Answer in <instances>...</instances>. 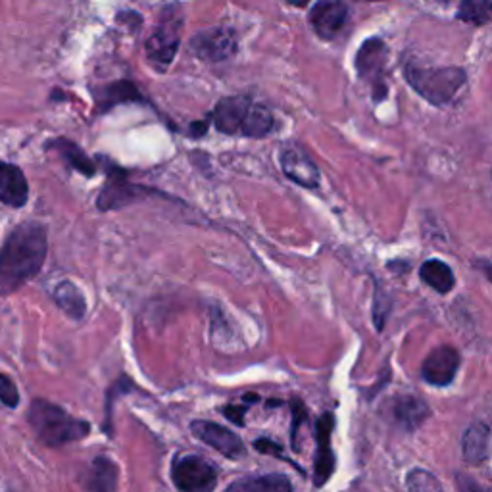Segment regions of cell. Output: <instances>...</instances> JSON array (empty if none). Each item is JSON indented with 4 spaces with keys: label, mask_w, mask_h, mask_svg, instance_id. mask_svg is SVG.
<instances>
[{
    "label": "cell",
    "mask_w": 492,
    "mask_h": 492,
    "mask_svg": "<svg viewBox=\"0 0 492 492\" xmlns=\"http://www.w3.org/2000/svg\"><path fill=\"white\" fill-rule=\"evenodd\" d=\"M287 5H293V6H306L309 0H285Z\"/></svg>",
    "instance_id": "34"
},
{
    "label": "cell",
    "mask_w": 492,
    "mask_h": 492,
    "mask_svg": "<svg viewBox=\"0 0 492 492\" xmlns=\"http://www.w3.org/2000/svg\"><path fill=\"white\" fill-rule=\"evenodd\" d=\"M458 20L471 26H485L492 20V0H462Z\"/></svg>",
    "instance_id": "24"
},
{
    "label": "cell",
    "mask_w": 492,
    "mask_h": 492,
    "mask_svg": "<svg viewBox=\"0 0 492 492\" xmlns=\"http://www.w3.org/2000/svg\"><path fill=\"white\" fill-rule=\"evenodd\" d=\"M419 277L425 285L434 288L436 293H448L454 287V273L450 266L441 260H427L422 269H419Z\"/></svg>",
    "instance_id": "22"
},
{
    "label": "cell",
    "mask_w": 492,
    "mask_h": 492,
    "mask_svg": "<svg viewBox=\"0 0 492 492\" xmlns=\"http://www.w3.org/2000/svg\"><path fill=\"white\" fill-rule=\"evenodd\" d=\"M487 276H488V279H490V281H492V266H490V267H488V269H487Z\"/></svg>",
    "instance_id": "35"
},
{
    "label": "cell",
    "mask_w": 492,
    "mask_h": 492,
    "mask_svg": "<svg viewBox=\"0 0 492 492\" xmlns=\"http://www.w3.org/2000/svg\"><path fill=\"white\" fill-rule=\"evenodd\" d=\"M290 408H293V429H290V439H293V446L297 448V436H298V427L304 424V419L308 417L304 404L300 403L298 398H295L293 403H290Z\"/></svg>",
    "instance_id": "28"
},
{
    "label": "cell",
    "mask_w": 492,
    "mask_h": 492,
    "mask_svg": "<svg viewBox=\"0 0 492 492\" xmlns=\"http://www.w3.org/2000/svg\"><path fill=\"white\" fill-rule=\"evenodd\" d=\"M181 29H183L181 8L175 5L168 6L162 12L152 35L147 39V45H144L147 57L160 68H168L173 62L181 41Z\"/></svg>",
    "instance_id": "4"
},
{
    "label": "cell",
    "mask_w": 492,
    "mask_h": 492,
    "mask_svg": "<svg viewBox=\"0 0 492 492\" xmlns=\"http://www.w3.org/2000/svg\"><path fill=\"white\" fill-rule=\"evenodd\" d=\"M83 487L89 492H116L118 466L106 455H99L85 471Z\"/></svg>",
    "instance_id": "16"
},
{
    "label": "cell",
    "mask_w": 492,
    "mask_h": 492,
    "mask_svg": "<svg viewBox=\"0 0 492 492\" xmlns=\"http://www.w3.org/2000/svg\"><path fill=\"white\" fill-rule=\"evenodd\" d=\"M104 95L110 97V100H108L104 106H112L114 102H120V100H135V99H139L135 85L130 83V81H121V83L112 85L110 89L106 90Z\"/></svg>",
    "instance_id": "27"
},
{
    "label": "cell",
    "mask_w": 492,
    "mask_h": 492,
    "mask_svg": "<svg viewBox=\"0 0 492 492\" xmlns=\"http://www.w3.org/2000/svg\"><path fill=\"white\" fill-rule=\"evenodd\" d=\"M250 104L252 102L246 97H225L217 102L212 112V120L217 127V131H222L225 135L241 133Z\"/></svg>",
    "instance_id": "13"
},
{
    "label": "cell",
    "mask_w": 492,
    "mask_h": 492,
    "mask_svg": "<svg viewBox=\"0 0 492 492\" xmlns=\"http://www.w3.org/2000/svg\"><path fill=\"white\" fill-rule=\"evenodd\" d=\"M271 130H273V114L269 112V108L262 104H250L241 135L252 137V139H262Z\"/></svg>",
    "instance_id": "23"
},
{
    "label": "cell",
    "mask_w": 492,
    "mask_h": 492,
    "mask_svg": "<svg viewBox=\"0 0 492 492\" xmlns=\"http://www.w3.org/2000/svg\"><path fill=\"white\" fill-rule=\"evenodd\" d=\"M225 492H293V485L281 473H269V476L235 481L225 488Z\"/></svg>",
    "instance_id": "19"
},
{
    "label": "cell",
    "mask_w": 492,
    "mask_h": 492,
    "mask_svg": "<svg viewBox=\"0 0 492 492\" xmlns=\"http://www.w3.org/2000/svg\"><path fill=\"white\" fill-rule=\"evenodd\" d=\"M429 413L431 412L427 404L417 396H410V394L398 396L393 403V415L396 419V424L406 431L417 429L429 417Z\"/></svg>",
    "instance_id": "17"
},
{
    "label": "cell",
    "mask_w": 492,
    "mask_h": 492,
    "mask_svg": "<svg viewBox=\"0 0 492 492\" xmlns=\"http://www.w3.org/2000/svg\"><path fill=\"white\" fill-rule=\"evenodd\" d=\"M29 198V185L24 172L8 162H0V203L10 208H24Z\"/></svg>",
    "instance_id": "14"
},
{
    "label": "cell",
    "mask_w": 492,
    "mask_h": 492,
    "mask_svg": "<svg viewBox=\"0 0 492 492\" xmlns=\"http://www.w3.org/2000/svg\"><path fill=\"white\" fill-rule=\"evenodd\" d=\"M170 473L179 492H214L217 487L215 466L196 454L175 455Z\"/></svg>",
    "instance_id": "5"
},
{
    "label": "cell",
    "mask_w": 492,
    "mask_h": 492,
    "mask_svg": "<svg viewBox=\"0 0 492 492\" xmlns=\"http://www.w3.org/2000/svg\"><path fill=\"white\" fill-rule=\"evenodd\" d=\"M254 448L262 454H273V455H281V452H283V448L277 443H273L271 439H266V436L264 439H258L256 445H254Z\"/></svg>",
    "instance_id": "32"
},
{
    "label": "cell",
    "mask_w": 492,
    "mask_h": 492,
    "mask_svg": "<svg viewBox=\"0 0 492 492\" xmlns=\"http://www.w3.org/2000/svg\"><path fill=\"white\" fill-rule=\"evenodd\" d=\"M460 368V354L452 346H439L424 361L422 377L433 387H446Z\"/></svg>",
    "instance_id": "10"
},
{
    "label": "cell",
    "mask_w": 492,
    "mask_h": 492,
    "mask_svg": "<svg viewBox=\"0 0 492 492\" xmlns=\"http://www.w3.org/2000/svg\"><path fill=\"white\" fill-rule=\"evenodd\" d=\"M0 404L12 410L20 406V393H17L16 382L3 372H0Z\"/></svg>",
    "instance_id": "26"
},
{
    "label": "cell",
    "mask_w": 492,
    "mask_h": 492,
    "mask_svg": "<svg viewBox=\"0 0 492 492\" xmlns=\"http://www.w3.org/2000/svg\"><path fill=\"white\" fill-rule=\"evenodd\" d=\"M408 83L434 106L448 104L466 83V71L462 68H419L406 66Z\"/></svg>",
    "instance_id": "3"
},
{
    "label": "cell",
    "mask_w": 492,
    "mask_h": 492,
    "mask_svg": "<svg viewBox=\"0 0 492 492\" xmlns=\"http://www.w3.org/2000/svg\"><path fill=\"white\" fill-rule=\"evenodd\" d=\"M335 427L333 413H323L316 424V462H314V483L316 487H323L331 479L335 471V454L331 448V433Z\"/></svg>",
    "instance_id": "9"
},
{
    "label": "cell",
    "mask_w": 492,
    "mask_h": 492,
    "mask_svg": "<svg viewBox=\"0 0 492 492\" xmlns=\"http://www.w3.org/2000/svg\"><path fill=\"white\" fill-rule=\"evenodd\" d=\"M54 304H57L62 312L71 318V319H83L87 312V302L85 297L79 290V287L74 281H62L57 285L52 293Z\"/></svg>",
    "instance_id": "18"
},
{
    "label": "cell",
    "mask_w": 492,
    "mask_h": 492,
    "mask_svg": "<svg viewBox=\"0 0 492 492\" xmlns=\"http://www.w3.org/2000/svg\"><path fill=\"white\" fill-rule=\"evenodd\" d=\"M48 252L47 227L26 222L14 227L0 246V297H10L41 273Z\"/></svg>",
    "instance_id": "1"
},
{
    "label": "cell",
    "mask_w": 492,
    "mask_h": 492,
    "mask_svg": "<svg viewBox=\"0 0 492 492\" xmlns=\"http://www.w3.org/2000/svg\"><path fill=\"white\" fill-rule=\"evenodd\" d=\"M455 481H458L460 492H492V490H485L476 479H471L467 476H458Z\"/></svg>",
    "instance_id": "31"
},
{
    "label": "cell",
    "mask_w": 492,
    "mask_h": 492,
    "mask_svg": "<svg viewBox=\"0 0 492 492\" xmlns=\"http://www.w3.org/2000/svg\"><path fill=\"white\" fill-rule=\"evenodd\" d=\"M246 412H248V406H233V404H229V406L222 408V413L235 425H245Z\"/></svg>",
    "instance_id": "30"
},
{
    "label": "cell",
    "mask_w": 492,
    "mask_h": 492,
    "mask_svg": "<svg viewBox=\"0 0 492 492\" xmlns=\"http://www.w3.org/2000/svg\"><path fill=\"white\" fill-rule=\"evenodd\" d=\"M144 196H149V191L130 183V181L125 179V175L121 172H118V168H116L114 172H110V179H108L106 187L99 194L97 206L102 212L118 210V208H123L131 203H137V200H141Z\"/></svg>",
    "instance_id": "11"
},
{
    "label": "cell",
    "mask_w": 492,
    "mask_h": 492,
    "mask_svg": "<svg viewBox=\"0 0 492 492\" xmlns=\"http://www.w3.org/2000/svg\"><path fill=\"white\" fill-rule=\"evenodd\" d=\"M27 422L37 441L48 448L78 443L90 433L89 422L69 415L62 406L45 398L33 400L27 412Z\"/></svg>",
    "instance_id": "2"
},
{
    "label": "cell",
    "mask_w": 492,
    "mask_h": 492,
    "mask_svg": "<svg viewBox=\"0 0 492 492\" xmlns=\"http://www.w3.org/2000/svg\"><path fill=\"white\" fill-rule=\"evenodd\" d=\"M191 433L196 436L198 441H203L210 448L224 454L229 460H239L246 455V446L239 439V434H235L231 429L206 422V419H196L191 424Z\"/></svg>",
    "instance_id": "7"
},
{
    "label": "cell",
    "mask_w": 492,
    "mask_h": 492,
    "mask_svg": "<svg viewBox=\"0 0 492 492\" xmlns=\"http://www.w3.org/2000/svg\"><path fill=\"white\" fill-rule=\"evenodd\" d=\"M239 43H236V35L233 29L227 27H212L196 33L191 39V52L196 58L204 62H225L235 57Z\"/></svg>",
    "instance_id": "6"
},
{
    "label": "cell",
    "mask_w": 492,
    "mask_h": 492,
    "mask_svg": "<svg viewBox=\"0 0 492 492\" xmlns=\"http://www.w3.org/2000/svg\"><path fill=\"white\" fill-rule=\"evenodd\" d=\"M387 48L379 39H370L361 45L356 57V69L361 78H375L385 66Z\"/></svg>",
    "instance_id": "20"
},
{
    "label": "cell",
    "mask_w": 492,
    "mask_h": 492,
    "mask_svg": "<svg viewBox=\"0 0 492 492\" xmlns=\"http://www.w3.org/2000/svg\"><path fill=\"white\" fill-rule=\"evenodd\" d=\"M370 3H377V0H370Z\"/></svg>",
    "instance_id": "36"
},
{
    "label": "cell",
    "mask_w": 492,
    "mask_h": 492,
    "mask_svg": "<svg viewBox=\"0 0 492 492\" xmlns=\"http://www.w3.org/2000/svg\"><path fill=\"white\" fill-rule=\"evenodd\" d=\"M410 492H443L441 483L425 469H412L406 477Z\"/></svg>",
    "instance_id": "25"
},
{
    "label": "cell",
    "mask_w": 492,
    "mask_h": 492,
    "mask_svg": "<svg viewBox=\"0 0 492 492\" xmlns=\"http://www.w3.org/2000/svg\"><path fill=\"white\" fill-rule=\"evenodd\" d=\"M387 306H389L387 298H382L381 297V290L377 288V293H375V306H373V316H375L377 330H382V323H385V319H387V312H389Z\"/></svg>",
    "instance_id": "29"
},
{
    "label": "cell",
    "mask_w": 492,
    "mask_h": 492,
    "mask_svg": "<svg viewBox=\"0 0 492 492\" xmlns=\"http://www.w3.org/2000/svg\"><path fill=\"white\" fill-rule=\"evenodd\" d=\"M52 149L57 151L64 160L68 166L71 170H76L87 177H93L97 173V166H95V162L90 160L76 142H71V141H66V139H58V141H54L52 142Z\"/></svg>",
    "instance_id": "21"
},
{
    "label": "cell",
    "mask_w": 492,
    "mask_h": 492,
    "mask_svg": "<svg viewBox=\"0 0 492 492\" xmlns=\"http://www.w3.org/2000/svg\"><path fill=\"white\" fill-rule=\"evenodd\" d=\"M279 160L283 173L290 181H295L297 185L304 189H316L319 185L318 166L297 144H287V147H283Z\"/></svg>",
    "instance_id": "8"
},
{
    "label": "cell",
    "mask_w": 492,
    "mask_h": 492,
    "mask_svg": "<svg viewBox=\"0 0 492 492\" xmlns=\"http://www.w3.org/2000/svg\"><path fill=\"white\" fill-rule=\"evenodd\" d=\"M464 460L471 466L487 462L492 454V433L485 424H471L462 439Z\"/></svg>",
    "instance_id": "15"
},
{
    "label": "cell",
    "mask_w": 492,
    "mask_h": 492,
    "mask_svg": "<svg viewBox=\"0 0 492 492\" xmlns=\"http://www.w3.org/2000/svg\"><path fill=\"white\" fill-rule=\"evenodd\" d=\"M346 17H349V8L342 0H318L309 10V24L321 39H333L344 27Z\"/></svg>",
    "instance_id": "12"
},
{
    "label": "cell",
    "mask_w": 492,
    "mask_h": 492,
    "mask_svg": "<svg viewBox=\"0 0 492 492\" xmlns=\"http://www.w3.org/2000/svg\"><path fill=\"white\" fill-rule=\"evenodd\" d=\"M206 130H208V121H196V123H193V127H191V133H193L194 137H203V135L206 133Z\"/></svg>",
    "instance_id": "33"
}]
</instances>
